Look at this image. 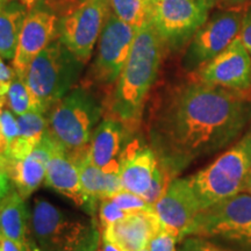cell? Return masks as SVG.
I'll return each instance as SVG.
<instances>
[{"label":"cell","mask_w":251,"mask_h":251,"mask_svg":"<svg viewBox=\"0 0 251 251\" xmlns=\"http://www.w3.org/2000/svg\"><path fill=\"white\" fill-rule=\"evenodd\" d=\"M251 125V99L243 92L192 79L172 89L150 112L147 134L158 162L174 176L215 155Z\"/></svg>","instance_id":"obj_1"},{"label":"cell","mask_w":251,"mask_h":251,"mask_svg":"<svg viewBox=\"0 0 251 251\" xmlns=\"http://www.w3.org/2000/svg\"><path fill=\"white\" fill-rule=\"evenodd\" d=\"M165 48L151 23L141 27L120 76L103 101L107 118L122 122L131 133L142 120L147 97L158 76Z\"/></svg>","instance_id":"obj_2"},{"label":"cell","mask_w":251,"mask_h":251,"mask_svg":"<svg viewBox=\"0 0 251 251\" xmlns=\"http://www.w3.org/2000/svg\"><path fill=\"white\" fill-rule=\"evenodd\" d=\"M99 226L37 198L29 220V251H97Z\"/></svg>","instance_id":"obj_3"},{"label":"cell","mask_w":251,"mask_h":251,"mask_svg":"<svg viewBox=\"0 0 251 251\" xmlns=\"http://www.w3.org/2000/svg\"><path fill=\"white\" fill-rule=\"evenodd\" d=\"M251 175V125L214 162L188 177L200 209L243 192Z\"/></svg>","instance_id":"obj_4"},{"label":"cell","mask_w":251,"mask_h":251,"mask_svg":"<svg viewBox=\"0 0 251 251\" xmlns=\"http://www.w3.org/2000/svg\"><path fill=\"white\" fill-rule=\"evenodd\" d=\"M102 113L98 96L87 87H75L49 109L47 133L70 156L89 146Z\"/></svg>","instance_id":"obj_5"},{"label":"cell","mask_w":251,"mask_h":251,"mask_svg":"<svg viewBox=\"0 0 251 251\" xmlns=\"http://www.w3.org/2000/svg\"><path fill=\"white\" fill-rule=\"evenodd\" d=\"M84 65L57 37L47 46L30 63L24 78L37 111L47 114L75 89Z\"/></svg>","instance_id":"obj_6"},{"label":"cell","mask_w":251,"mask_h":251,"mask_svg":"<svg viewBox=\"0 0 251 251\" xmlns=\"http://www.w3.org/2000/svg\"><path fill=\"white\" fill-rule=\"evenodd\" d=\"M137 30L112 12L100 34L96 57L81 80V86L102 91L105 99L107 98L127 62Z\"/></svg>","instance_id":"obj_7"},{"label":"cell","mask_w":251,"mask_h":251,"mask_svg":"<svg viewBox=\"0 0 251 251\" xmlns=\"http://www.w3.org/2000/svg\"><path fill=\"white\" fill-rule=\"evenodd\" d=\"M190 236L251 251V194L238 193L198 213Z\"/></svg>","instance_id":"obj_8"},{"label":"cell","mask_w":251,"mask_h":251,"mask_svg":"<svg viewBox=\"0 0 251 251\" xmlns=\"http://www.w3.org/2000/svg\"><path fill=\"white\" fill-rule=\"evenodd\" d=\"M215 0H157L151 24L166 48L179 49L208 20Z\"/></svg>","instance_id":"obj_9"},{"label":"cell","mask_w":251,"mask_h":251,"mask_svg":"<svg viewBox=\"0 0 251 251\" xmlns=\"http://www.w3.org/2000/svg\"><path fill=\"white\" fill-rule=\"evenodd\" d=\"M111 13V0H85L58 19L57 39L86 64Z\"/></svg>","instance_id":"obj_10"},{"label":"cell","mask_w":251,"mask_h":251,"mask_svg":"<svg viewBox=\"0 0 251 251\" xmlns=\"http://www.w3.org/2000/svg\"><path fill=\"white\" fill-rule=\"evenodd\" d=\"M243 15L238 12H221L207 20L198 29L183 57V68L196 72L221 54L240 34Z\"/></svg>","instance_id":"obj_11"},{"label":"cell","mask_w":251,"mask_h":251,"mask_svg":"<svg viewBox=\"0 0 251 251\" xmlns=\"http://www.w3.org/2000/svg\"><path fill=\"white\" fill-rule=\"evenodd\" d=\"M193 79L246 93L251 89V56L238 36L212 61L193 72Z\"/></svg>","instance_id":"obj_12"},{"label":"cell","mask_w":251,"mask_h":251,"mask_svg":"<svg viewBox=\"0 0 251 251\" xmlns=\"http://www.w3.org/2000/svg\"><path fill=\"white\" fill-rule=\"evenodd\" d=\"M153 209L163 229L174 235L178 242L190 236L196 216L201 211L188 177L175 178Z\"/></svg>","instance_id":"obj_13"},{"label":"cell","mask_w":251,"mask_h":251,"mask_svg":"<svg viewBox=\"0 0 251 251\" xmlns=\"http://www.w3.org/2000/svg\"><path fill=\"white\" fill-rule=\"evenodd\" d=\"M58 18L42 5L28 11L13 58L15 75L25 78L33 59L57 37Z\"/></svg>","instance_id":"obj_14"},{"label":"cell","mask_w":251,"mask_h":251,"mask_svg":"<svg viewBox=\"0 0 251 251\" xmlns=\"http://www.w3.org/2000/svg\"><path fill=\"white\" fill-rule=\"evenodd\" d=\"M162 228L153 207H149L131 212L103 229L102 240L115 244L122 251H141Z\"/></svg>","instance_id":"obj_15"},{"label":"cell","mask_w":251,"mask_h":251,"mask_svg":"<svg viewBox=\"0 0 251 251\" xmlns=\"http://www.w3.org/2000/svg\"><path fill=\"white\" fill-rule=\"evenodd\" d=\"M131 131L122 122L105 118L93 131L89 144V158L107 174L119 175L121 157Z\"/></svg>","instance_id":"obj_16"},{"label":"cell","mask_w":251,"mask_h":251,"mask_svg":"<svg viewBox=\"0 0 251 251\" xmlns=\"http://www.w3.org/2000/svg\"><path fill=\"white\" fill-rule=\"evenodd\" d=\"M157 165L158 158L149 144L142 143L139 139L128 142L119 171L122 190L142 197L150 188Z\"/></svg>","instance_id":"obj_17"},{"label":"cell","mask_w":251,"mask_h":251,"mask_svg":"<svg viewBox=\"0 0 251 251\" xmlns=\"http://www.w3.org/2000/svg\"><path fill=\"white\" fill-rule=\"evenodd\" d=\"M46 184L91 213L89 197L84 192L77 166L68 158L62 149L52 152L46 166Z\"/></svg>","instance_id":"obj_18"},{"label":"cell","mask_w":251,"mask_h":251,"mask_svg":"<svg viewBox=\"0 0 251 251\" xmlns=\"http://www.w3.org/2000/svg\"><path fill=\"white\" fill-rule=\"evenodd\" d=\"M79 172L84 192L90 199L91 214L98 211L99 201L122 190L119 175L107 174L96 166L89 158V152L74 162Z\"/></svg>","instance_id":"obj_19"},{"label":"cell","mask_w":251,"mask_h":251,"mask_svg":"<svg viewBox=\"0 0 251 251\" xmlns=\"http://www.w3.org/2000/svg\"><path fill=\"white\" fill-rule=\"evenodd\" d=\"M29 215L25 199L14 188L0 201V231L5 237L28 248Z\"/></svg>","instance_id":"obj_20"},{"label":"cell","mask_w":251,"mask_h":251,"mask_svg":"<svg viewBox=\"0 0 251 251\" xmlns=\"http://www.w3.org/2000/svg\"><path fill=\"white\" fill-rule=\"evenodd\" d=\"M0 164L24 199L35 192L43 180H46L47 165L31 156L19 161L7 155L0 157Z\"/></svg>","instance_id":"obj_21"},{"label":"cell","mask_w":251,"mask_h":251,"mask_svg":"<svg viewBox=\"0 0 251 251\" xmlns=\"http://www.w3.org/2000/svg\"><path fill=\"white\" fill-rule=\"evenodd\" d=\"M28 11L20 1L8 2L0 7V56L13 59L21 29Z\"/></svg>","instance_id":"obj_22"},{"label":"cell","mask_w":251,"mask_h":251,"mask_svg":"<svg viewBox=\"0 0 251 251\" xmlns=\"http://www.w3.org/2000/svg\"><path fill=\"white\" fill-rule=\"evenodd\" d=\"M111 7L120 20L137 29L151 23L153 6L148 0H111Z\"/></svg>","instance_id":"obj_23"},{"label":"cell","mask_w":251,"mask_h":251,"mask_svg":"<svg viewBox=\"0 0 251 251\" xmlns=\"http://www.w3.org/2000/svg\"><path fill=\"white\" fill-rule=\"evenodd\" d=\"M5 105L17 115L29 111H37L36 103L23 77L15 75L5 96Z\"/></svg>","instance_id":"obj_24"},{"label":"cell","mask_w":251,"mask_h":251,"mask_svg":"<svg viewBox=\"0 0 251 251\" xmlns=\"http://www.w3.org/2000/svg\"><path fill=\"white\" fill-rule=\"evenodd\" d=\"M20 136L37 146L47 130V119L43 113L29 111L23 115H18Z\"/></svg>","instance_id":"obj_25"},{"label":"cell","mask_w":251,"mask_h":251,"mask_svg":"<svg viewBox=\"0 0 251 251\" xmlns=\"http://www.w3.org/2000/svg\"><path fill=\"white\" fill-rule=\"evenodd\" d=\"M131 212L122 209L120 207L115 205L114 202L109 199L108 197L103 198L99 201L98 206V215H99V225L101 230L107 228L114 222L119 221V220L124 219Z\"/></svg>","instance_id":"obj_26"},{"label":"cell","mask_w":251,"mask_h":251,"mask_svg":"<svg viewBox=\"0 0 251 251\" xmlns=\"http://www.w3.org/2000/svg\"><path fill=\"white\" fill-rule=\"evenodd\" d=\"M108 198L115 203V205L120 207V208L126 209V211H129V212L153 207L151 205H149V203L147 202L142 197L139 196V194L129 192V191H126V190L119 191V192L112 194V196H109Z\"/></svg>","instance_id":"obj_27"},{"label":"cell","mask_w":251,"mask_h":251,"mask_svg":"<svg viewBox=\"0 0 251 251\" xmlns=\"http://www.w3.org/2000/svg\"><path fill=\"white\" fill-rule=\"evenodd\" d=\"M177 251H237L213 243L211 240L200 236H187L180 241Z\"/></svg>","instance_id":"obj_28"},{"label":"cell","mask_w":251,"mask_h":251,"mask_svg":"<svg viewBox=\"0 0 251 251\" xmlns=\"http://www.w3.org/2000/svg\"><path fill=\"white\" fill-rule=\"evenodd\" d=\"M177 242L178 240L174 235L162 228L149 241L146 249L147 251H177Z\"/></svg>","instance_id":"obj_29"},{"label":"cell","mask_w":251,"mask_h":251,"mask_svg":"<svg viewBox=\"0 0 251 251\" xmlns=\"http://www.w3.org/2000/svg\"><path fill=\"white\" fill-rule=\"evenodd\" d=\"M84 1L85 0H42L37 5L45 6L59 19L70 13Z\"/></svg>","instance_id":"obj_30"},{"label":"cell","mask_w":251,"mask_h":251,"mask_svg":"<svg viewBox=\"0 0 251 251\" xmlns=\"http://www.w3.org/2000/svg\"><path fill=\"white\" fill-rule=\"evenodd\" d=\"M0 130L5 134L9 142L20 135L18 119L14 118L13 112L5 108L0 109Z\"/></svg>","instance_id":"obj_31"},{"label":"cell","mask_w":251,"mask_h":251,"mask_svg":"<svg viewBox=\"0 0 251 251\" xmlns=\"http://www.w3.org/2000/svg\"><path fill=\"white\" fill-rule=\"evenodd\" d=\"M238 39L241 40L244 48L248 50V52L251 56V8L243 15Z\"/></svg>","instance_id":"obj_32"},{"label":"cell","mask_w":251,"mask_h":251,"mask_svg":"<svg viewBox=\"0 0 251 251\" xmlns=\"http://www.w3.org/2000/svg\"><path fill=\"white\" fill-rule=\"evenodd\" d=\"M14 76L15 72L13 69L6 67L1 61V56H0V98L6 96Z\"/></svg>","instance_id":"obj_33"},{"label":"cell","mask_w":251,"mask_h":251,"mask_svg":"<svg viewBox=\"0 0 251 251\" xmlns=\"http://www.w3.org/2000/svg\"><path fill=\"white\" fill-rule=\"evenodd\" d=\"M0 251H29L27 247H24L23 244L15 242V241L11 240V238L5 237L1 235V247H0Z\"/></svg>","instance_id":"obj_34"},{"label":"cell","mask_w":251,"mask_h":251,"mask_svg":"<svg viewBox=\"0 0 251 251\" xmlns=\"http://www.w3.org/2000/svg\"><path fill=\"white\" fill-rule=\"evenodd\" d=\"M9 149V141L5 134L0 130V157H4L8 155Z\"/></svg>","instance_id":"obj_35"},{"label":"cell","mask_w":251,"mask_h":251,"mask_svg":"<svg viewBox=\"0 0 251 251\" xmlns=\"http://www.w3.org/2000/svg\"><path fill=\"white\" fill-rule=\"evenodd\" d=\"M101 251H122L120 248L115 246L108 241L102 240V247H101Z\"/></svg>","instance_id":"obj_36"},{"label":"cell","mask_w":251,"mask_h":251,"mask_svg":"<svg viewBox=\"0 0 251 251\" xmlns=\"http://www.w3.org/2000/svg\"><path fill=\"white\" fill-rule=\"evenodd\" d=\"M19 1L25 6V8H26L27 11H30V9H33L40 1H42V0H19Z\"/></svg>","instance_id":"obj_37"},{"label":"cell","mask_w":251,"mask_h":251,"mask_svg":"<svg viewBox=\"0 0 251 251\" xmlns=\"http://www.w3.org/2000/svg\"><path fill=\"white\" fill-rule=\"evenodd\" d=\"M243 192H247V193L251 194V175H250L249 179L247 180V184H246V186H244V191H243Z\"/></svg>","instance_id":"obj_38"},{"label":"cell","mask_w":251,"mask_h":251,"mask_svg":"<svg viewBox=\"0 0 251 251\" xmlns=\"http://www.w3.org/2000/svg\"><path fill=\"white\" fill-rule=\"evenodd\" d=\"M226 1L230 2V4H242V2H246L248 0H226Z\"/></svg>","instance_id":"obj_39"},{"label":"cell","mask_w":251,"mask_h":251,"mask_svg":"<svg viewBox=\"0 0 251 251\" xmlns=\"http://www.w3.org/2000/svg\"><path fill=\"white\" fill-rule=\"evenodd\" d=\"M11 1H13V0H0V7L6 4H8V2H11Z\"/></svg>","instance_id":"obj_40"},{"label":"cell","mask_w":251,"mask_h":251,"mask_svg":"<svg viewBox=\"0 0 251 251\" xmlns=\"http://www.w3.org/2000/svg\"><path fill=\"white\" fill-rule=\"evenodd\" d=\"M148 1L150 2V4H151V5L153 6V5H155V2L157 1V0H148Z\"/></svg>","instance_id":"obj_41"},{"label":"cell","mask_w":251,"mask_h":251,"mask_svg":"<svg viewBox=\"0 0 251 251\" xmlns=\"http://www.w3.org/2000/svg\"><path fill=\"white\" fill-rule=\"evenodd\" d=\"M141 251H147V249H146V248H144V249H143V250H141Z\"/></svg>","instance_id":"obj_42"},{"label":"cell","mask_w":251,"mask_h":251,"mask_svg":"<svg viewBox=\"0 0 251 251\" xmlns=\"http://www.w3.org/2000/svg\"><path fill=\"white\" fill-rule=\"evenodd\" d=\"M1 108H4V107H0V109H1Z\"/></svg>","instance_id":"obj_43"},{"label":"cell","mask_w":251,"mask_h":251,"mask_svg":"<svg viewBox=\"0 0 251 251\" xmlns=\"http://www.w3.org/2000/svg\"><path fill=\"white\" fill-rule=\"evenodd\" d=\"M0 234H1V231H0Z\"/></svg>","instance_id":"obj_44"},{"label":"cell","mask_w":251,"mask_h":251,"mask_svg":"<svg viewBox=\"0 0 251 251\" xmlns=\"http://www.w3.org/2000/svg\"><path fill=\"white\" fill-rule=\"evenodd\" d=\"M99 251H101V250H99Z\"/></svg>","instance_id":"obj_45"}]
</instances>
